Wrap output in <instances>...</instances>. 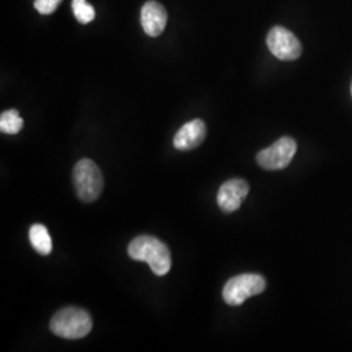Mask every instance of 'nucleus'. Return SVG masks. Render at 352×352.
Instances as JSON below:
<instances>
[{
    "mask_svg": "<svg viewBox=\"0 0 352 352\" xmlns=\"http://www.w3.org/2000/svg\"><path fill=\"white\" fill-rule=\"evenodd\" d=\"M128 256L135 261L146 263L158 277L166 276L171 269L168 247L154 236L142 235L132 240L128 245Z\"/></svg>",
    "mask_w": 352,
    "mask_h": 352,
    "instance_id": "1",
    "label": "nucleus"
},
{
    "mask_svg": "<svg viewBox=\"0 0 352 352\" xmlns=\"http://www.w3.org/2000/svg\"><path fill=\"white\" fill-rule=\"evenodd\" d=\"M93 321L87 311L68 307L51 318L50 330L64 340H81L91 331Z\"/></svg>",
    "mask_w": 352,
    "mask_h": 352,
    "instance_id": "2",
    "label": "nucleus"
},
{
    "mask_svg": "<svg viewBox=\"0 0 352 352\" xmlns=\"http://www.w3.org/2000/svg\"><path fill=\"white\" fill-rule=\"evenodd\" d=\"M74 186L81 201H96L103 189V176L98 166L88 158L78 161L74 168Z\"/></svg>",
    "mask_w": 352,
    "mask_h": 352,
    "instance_id": "3",
    "label": "nucleus"
},
{
    "mask_svg": "<svg viewBox=\"0 0 352 352\" xmlns=\"http://www.w3.org/2000/svg\"><path fill=\"white\" fill-rule=\"evenodd\" d=\"M266 289V280L260 274L245 273L231 278L222 291L223 300L232 307H238L252 296L260 295Z\"/></svg>",
    "mask_w": 352,
    "mask_h": 352,
    "instance_id": "4",
    "label": "nucleus"
},
{
    "mask_svg": "<svg viewBox=\"0 0 352 352\" xmlns=\"http://www.w3.org/2000/svg\"><path fill=\"white\" fill-rule=\"evenodd\" d=\"M298 149L296 141L292 138H282L272 146L266 148L257 154V164L265 170H283L286 168Z\"/></svg>",
    "mask_w": 352,
    "mask_h": 352,
    "instance_id": "5",
    "label": "nucleus"
},
{
    "mask_svg": "<svg viewBox=\"0 0 352 352\" xmlns=\"http://www.w3.org/2000/svg\"><path fill=\"white\" fill-rule=\"evenodd\" d=\"M266 43L272 54L285 62H291L302 55L300 41L289 30L282 26H274L266 38Z\"/></svg>",
    "mask_w": 352,
    "mask_h": 352,
    "instance_id": "6",
    "label": "nucleus"
},
{
    "mask_svg": "<svg viewBox=\"0 0 352 352\" xmlns=\"http://www.w3.org/2000/svg\"><path fill=\"white\" fill-rule=\"evenodd\" d=\"M250 186L243 179H230L221 186L217 195V202L222 212L232 213L238 210L243 200L248 196Z\"/></svg>",
    "mask_w": 352,
    "mask_h": 352,
    "instance_id": "7",
    "label": "nucleus"
},
{
    "mask_svg": "<svg viewBox=\"0 0 352 352\" xmlns=\"http://www.w3.org/2000/svg\"><path fill=\"white\" fill-rule=\"evenodd\" d=\"M167 24V12L164 6L155 0H149L141 10V25L151 37H158L164 33Z\"/></svg>",
    "mask_w": 352,
    "mask_h": 352,
    "instance_id": "8",
    "label": "nucleus"
},
{
    "mask_svg": "<svg viewBox=\"0 0 352 352\" xmlns=\"http://www.w3.org/2000/svg\"><path fill=\"white\" fill-rule=\"evenodd\" d=\"M206 138V126L201 119L186 123L176 132L174 146L177 151H192L201 145Z\"/></svg>",
    "mask_w": 352,
    "mask_h": 352,
    "instance_id": "9",
    "label": "nucleus"
},
{
    "mask_svg": "<svg viewBox=\"0 0 352 352\" xmlns=\"http://www.w3.org/2000/svg\"><path fill=\"white\" fill-rule=\"evenodd\" d=\"M29 240L33 248L43 256L50 254L52 251V240H51L50 234L47 228L43 225L36 223L30 227L29 230Z\"/></svg>",
    "mask_w": 352,
    "mask_h": 352,
    "instance_id": "10",
    "label": "nucleus"
},
{
    "mask_svg": "<svg viewBox=\"0 0 352 352\" xmlns=\"http://www.w3.org/2000/svg\"><path fill=\"white\" fill-rule=\"evenodd\" d=\"M24 126V120L17 110L4 111L0 116V131L7 135H16Z\"/></svg>",
    "mask_w": 352,
    "mask_h": 352,
    "instance_id": "11",
    "label": "nucleus"
},
{
    "mask_svg": "<svg viewBox=\"0 0 352 352\" xmlns=\"http://www.w3.org/2000/svg\"><path fill=\"white\" fill-rule=\"evenodd\" d=\"M72 10H74L77 21L81 24H89L96 17L94 7L88 4L87 0H74Z\"/></svg>",
    "mask_w": 352,
    "mask_h": 352,
    "instance_id": "12",
    "label": "nucleus"
},
{
    "mask_svg": "<svg viewBox=\"0 0 352 352\" xmlns=\"http://www.w3.org/2000/svg\"><path fill=\"white\" fill-rule=\"evenodd\" d=\"M62 1L63 0H34V7L41 14H51Z\"/></svg>",
    "mask_w": 352,
    "mask_h": 352,
    "instance_id": "13",
    "label": "nucleus"
},
{
    "mask_svg": "<svg viewBox=\"0 0 352 352\" xmlns=\"http://www.w3.org/2000/svg\"><path fill=\"white\" fill-rule=\"evenodd\" d=\"M351 93H352V87H351Z\"/></svg>",
    "mask_w": 352,
    "mask_h": 352,
    "instance_id": "14",
    "label": "nucleus"
}]
</instances>
